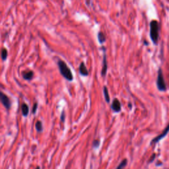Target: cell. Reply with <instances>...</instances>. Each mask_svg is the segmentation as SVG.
<instances>
[{
	"mask_svg": "<svg viewBox=\"0 0 169 169\" xmlns=\"http://www.w3.org/2000/svg\"><path fill=\"white\" fill-rule=\"evenodd\" d=\"M150 38L153 44L157 45L159 39V23L157 20H152L150 22Z\"/></svg>",
	"mask_w": 169,
	"mask_h": 169,
	"instance_id": "obj_1",
	"label": "cell"
},
{
	"mask_svg": "<svg viewBox=\"0 0 169 169\" xmlns=\"http://www.w3.org/2000/svg\"><path fill=\"white\" fill-rule=\"evenodd\" d=\"M58 66L60 73L65 79H67L69 81H72L73 80V73L66 63L62 60H59L58 62Z\"/></svg>",
	"mask_w": 169,
	"mask_h": 169,
	"instance_id": "obj_2",
	"label": "cell"
},
{
	"mask_svg": "<svg viewBox=\"0 0 169 169\" xmlns=\"http://www.w3.org/2000/svg\"><path fill=\"white\" fill-rule=\"evenodd\" d=\"M157 86L160 91H165L167 90V85L164 79L163 71L161 68H159L158 71V76L157 79Z\"/></svg>",
	"mask_w": 169,
	"mask_h": 169,
	"instance_id": "obj_3",
	"label": "cell"
},
{
	"mask_svg": "<svg viewBox=\"0 0 169 169\" xmlns=\"http://www.w3.org/2000/svg\"><path fill=\"white\" fill-rule=\"evenodd\" d=\"M0 101L2 102L3 105L6 107L7 110H9L11 108V103L10 99H9V97L6 95V94H4L2 91H0Z\"/></svg>",
	"mask_w": 169,
	"mask_h": 169,
	"instance_id": "obj_4",
	"label": "cell"
},
{
	"mask_svg": "<svg viewBox=\"0 0 169 169\" xmlns=\"http://www.w3.org/2000/svg\"><path fill=\"white\" fill-rule=\"evenodd\" d=\"M169 132V124L166 127V128L164 130V131H163V132L159 135H158L157 137L156 138H155L152 141H151V145H153V144H155V143H158L159 142H160V141L163 139L165 137V136H167V135L168 134Z\"/></svg>",
	"mask_w": 169,
	"mask_h": 169,
	"instance_id": "obj_5",
	"label": "cell"
},
{
	"mask_svg": "<svg viewBox=\"0 0 169 169\" xmlns=\"http://www.w3.org/2000/svg\"><path fill=\"white\" fill-rule=\"evenodd\" d=\"M103 51H104V54H103V64H102V68L101 71V75L102 77H105L107 73L108 70V62H107V58H106V49L105 47H103L102 48Z\"/></svg>",
	"mask_w": 169,
	"mask_h": 169,
	"instance_id": "obj_6",
	"label": "cell"
},
{
	"mask_svg": "<svg viewBox=\"0 0 169 169\" xmlns=\"http://www.w3.org/2000/svg\"><path fill=\"white\" fill-rule=\"evenodd\" d=\"M111 108H112V110H113L114 112H120L121 111V109H122L120 102L118 99H117V98H115V99H114L113 102H112V103Z\"/></svg>",
	"mask_w": 169,
	"mask_h": 169,
	"instance_id": "obj_7",
	"label": "cell"
},
{
	"mask_svg": "<svg viewBox=\"0 0 169 169\" xmlns=\"http://www.w3.org/2000/svg\"><path fill=\"white\" fill-rule=\"evenodd\" d=\"M79 73H80L83 76L87 77L89 76V72L84 62H81L80 65H79Z\"/></svg>",
	"mask_w": 169,
	"mask_h": 169,
	"instance_id": "obj_8",
	"label": "cell"
},
{
	"mask_svg": "<svg viewBox=\"0 0 169 169\" xmlns=\"http://www.w3.org/2000/svg\"><path fill=\"white\" fill-rule=\"evenodd\" d=\"M97 38H98V42H99L101 44H104L105 42H106V36H105L104 32H102V31L98 32V33L97 35Z\"/></svg>",
	"mask_w": 169,
	"mask_h": 169,
	"instance_id": "obj_9",
	"label": "cell"
},
{
	"mask_svg": "<svg viewBox=\"0 0 169 169\" xmlns=\"http://www.w3.org/2000/svg\"><path fill=\"white\" fill-rule=\"evenodd\" d=\"M21 111L23 116L27 117L29 112V107L25 103H23L21 105Z\"/></svg>",
	"mask_w": 169,
	"mask_h": 169,
	"instance_id": "obj_10",
	"label": "cell"
},
{
	"mask_svg": "<svg viewBox=\"0 0 169 169\" xmlns=\"http://www.w3.org/2000/svg\"><path fill=\"white\" fill-rule=\"evenodd\" d=\"M33 76H34V72L32 71L23 73V77L24 78L25 80H27V81L31 80V79L33 78Z\"/></svg>",
	"mask_w": 169,
	"mask_h": 169,
	"instance_id": "obj_11",
	"label": "cell"
},
{
	"mask_svg": "<svg viewBox=\"0 0 169 169\" xmlns=\"http://www.w3.org/2000/svg\"><path fill=\"white\" fill-rule=\"evenodd\" d=\"M103 93H104V96H105L106 102L107 103H109L110 102V95L109 93V90H108V89L106 86L103 88Z\"/></svg>",
	"mask_w": 169,
	"mask_h": 169,
	"instance_id": "obj_12",
	"label": "cell"
},
{
	"mask_svg": "<svg viewBox=\"0 0 169 169\" xmlns=\"http://www.w3.org/2000/svg\"><path fill=\"white\" fill-rule=\"evenodd\" d=\"M35 127H36V130L37 131H38V132H42V130H43V126H42V124L41 122L39 120L36 122Z\"/></svg>",
	"mask_w": 169,
	"mask_h": 169,
	"instance_id": "obj_13",
	"label": "cell"
},
{
	"mask_svg": "<svg viewBox=\"0 0 169 169\" xmlns=\"http://www.w3.org/2000/svg\"><path fill=\"white\" fill-rule=\"evenodd\" d=\"M8 56V52L6 48H3L2 50V59L3 61H6L7 60Z\"/></svg>",
	"mask_w": 169,
	"mask_h": 169,
	"instance_id": "obj_14",
	"label": "cell"
},
{
	"mask_svg": "<svg viewBox=\"0 0 169 169\" xmlns=\"http://www.w3.org/2000/svg\"><path fill=\"white\" fill-rule=\"evenodd\" d=\"M127 163H128V161H127V159H124V160L120 163V164L118 166V167L116 168V169H124L127 165Z\"/></svg>",
	"mask_w": 169,
	"mask_h": 169,
	"instance_id": "obj_15",
	"label": "cell"
},
{
	"mask_svg": "<svg viewBox=\"0 0 169 169\" xmlns=\"http://www.w3.org/2000/svg\"><path fill=\"white\" fill-rule=\"evenodd\" d=\"M99 145H100V140L99 139H95L93 141V148H95V149L98 148V147H99Z\"/></svg>",
	"mask_w": 169,
	"mask_h": 169,
	"instance_id": "obj_16",
	"label": "cell"
},
{
	"mask_svg": "<svg viewBox=\"0 0 169 169\" xmlns=\"http://www.w3.org/2000/svg\"><path fill=\"white\" fill-rule=\"evenodd\" d=\"M37 108H38V103L36 102L34 104L33 107H32V113H33L34 114H36V110H37Z\"/></svg>",
	"mask_w": 169,
	"mask_h": 169,
	"instance_id": "obj_17",
	"label": "cell"
},
{
	"mask_svg": "<svg viewBox=\"0 0 169 169\" xmlns=\"http://www.w3.org/2000/svg\"><path fill=\"white\" fill-rule=\"evenodd\" d=\"M155 157H156V156H155V154H153V155H152V157H151V159H150L149 160V163H152V162L153 161L154 159H155Z\"/></svg>",
	"mask_w": 169,
	"mask_h": 169,
	"instance_id": "obj_18",
	"label": "cell"
},
{
	"mask_svg": "<svg viewBox=\"0 0 169 169\" xmlns=\"http://www.w3.org/2000/svg\"><path fill=\"white\" fill-rule=\"evenodd\" d=\"M61 120H62V122H64L65 120V114H64V112H62V116H61Z\"/></svg>",
	"mask_w": 169,
	"mask_h": 169,
	"instance_id": "obj_19",
	"label": "cell"
},
{
	"mask_svg": "<svg viewBox=\"0 0 169 169\" xmlns=\"http://www.w3.org/2000/svg\"><path fill=\"white\" fill-rule=\"evenodd\" d=\"M147 42H146V41H144V44H145H145H146V45H148V44L147 43Z\"/></svg>",
	"mask_w": 169,
	"mask_h": 169,
	"instance_id": "obj_20",
	"label": "cell"
},
{
	"mask_svg": "<svg viewBox=\"0 0 169 169\" xmlns=\"http://www.w3.org/2000/svg\"><path fill=\"white\" fill-rule=\"evenodd\" d=\"M36 169H40V168L39 167H37L36 168Z\"/></svg>",
	"mask_w": 169,
	"mask_h": 169,
	"instance_id": "obj_21",
	"label": "cell"
}]
</instances>
